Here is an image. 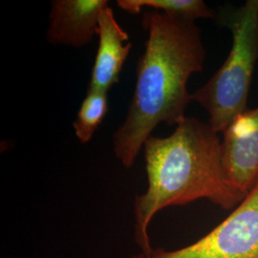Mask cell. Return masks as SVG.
I'll return each instance as SVG.
<instances>
[{
    "label": "cell",
    "mask_w": 258,
    "mask_h": 258,
    "mask_svg": "<svg viewBox=\"0 0 258 258\" xmlns=\"http://www.w3.org/2000/svg\"><path fill=\"white\" fill-rule=\"evenodd\" d=\"M146 49L137 63L136 86L128 112L113 135V150L124 167L134 165L160 123L177 125L191 102L189 78L203 70L206 50L195 21L147 10Z\"/></svg>",
    "instance_id": "1"
},
{
    "label": "cell",
    "mask_w": 258,
    "mask_h": 258,
    "mask_svg": "<svg viewBox=\"0 0 258 258\" xmlns=\"http://www.w3.org/2000/svg\"><path fill=\"white\" fill-rule=\"evenodd\" d=\"M148 187L134 200V239L142 252L153 249L149 227L158 212L207 199L223 210L237 207L245 195L226 173L219 133L185 117L166 138L150 136L144 146Z\"/></svg>",
    "instance_id": "2"
},
{
    "label": "cell",
    "mask_w": 258,
    "mask_h": 258,
    "mask_svg": "<svg viewBox=\"0 0 258 258\" xmlns=\"http://www.w3.org/2000/svg\"><path fill=\"white\" fill-rule=\"evenodd\" d=\"M232 37L230 54L219 70L191 100L209 114V124L224 133L236 117L248 110L252 75L258 59V0H248L224 19Z\"/></svg>",
    "instance_id": "3"
},
{
    "label": "cell",
    "mask_w": 258,
    "mask_h": 258,
    "mask_svg": "<svg viewBox=\"0 0 258 258\" xmlns=\"http://www.w3.org/2000/svg\"><path fill=\"white\" fill-rule=\"evenodd\" d=\"M129 258H258V180L230 215L202 238L180 248H157Z\"/></svg>",
    "instance_id": "4"
},
{
    "label": "cell",
    "mask_w": 258,
    "mask_h": 258,
    "mask_svg": "<svg viewBox=\"0 0 258 258\" xmlns=\"http://www.w3.org/2000/svg\"><path fill=\"white\" fill-rule=\"evenodd\" d=\"M222 156L231 184L246 196L258 180V107L240 114L224 131Z\"/></svg>",
    "instance_id": "5"
},
{
    "label": "cell",
    "mask_w": 258,
    "mask_h": 258,
    "mask_svg": "<svg viewBox=\"0 0 258 258\" xmlns=\"http://www.w3.org/2000/svg\"><path fill=\"white\" fill-rule=\"evenodd\" d=\"M107 0H53L46 37L53 45L81 48L99 32V18Z\"/></svg>",
    "instance_id": "6"
},
{
    "label": "cell",
    "mask_w": 258,
    "mask_h": 258,
    "mask_svg": "<svg viewBox=\"0 0 258 258\" xmlns=\"http://www.w3.org/2000/svg\"><path fill=\"white\" fill-rule=\"evenodd\" d=\"M98 37L99 46L88 90L108 93L119 82L120 72L132 46L128 34L120 27L109 4L100 14Z\"/></svg>",
    "instance_id": "7"
},
{
    "label": "cell",
    "mask_w": 258,
    "mask_h": 258,
    "mask_svg": "<svg viewBox=\"0 0 258 258\" xmlns=\"http://www.w3.org/2000/svg\"><path fill=\"white\" fill-rule=\"evenodd\" d=\"M117 5L132 15H138L143 9H149L192 21L214 17L213 11L202 0H119Z\"/></svg>",
    "instance_id": "8"
},
{
    "label": "cell",
    "mask_w": 258,
    "mask_h": 258,
    "mask_svg": "<svg viewBox=\"0 0 258 258\" xmlns=\"http://www.w3.org/2000/svg\"><path fill=\"white\" fill-rule=\"evenodd\" d=\"M108 111L107 93L87 90L81 107L73 121V128L78 140L87 144L101 126Z\"/></svg>",
    "instance_id": "9"
}]
</instances>
